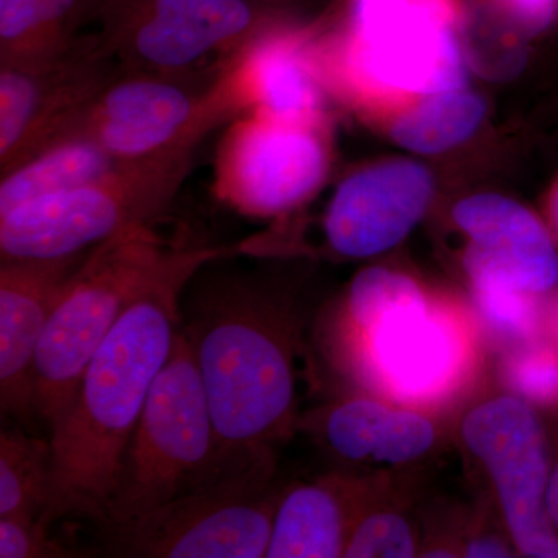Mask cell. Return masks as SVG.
<instances>
[{"mask_svg":"<svg viewBox=\"0 0 558 558\" xmlns=\"http://www.w3.org/2000/svg\"><path fill=\"white\" fill-rule=\"evenodd\" d=\"M546 509H548L550 521L558 526V468L549 480L548 495H546Z\"/></svg>","mask_w":558,"mask_h":558,"instance_id":"cell-32","label":"cell"},{"mask_svg":"<svg viewBox=\"0 0 558 558\" xmlns=\"http://www.w3.org/2000/svg\"><path fill=\"white\" fill-rule=\"evenodd\" d=\"M453 218L472 238L465 259L494 267L535 295L558 284L553 236L519 202L480 194L459 202Z\"/></svg>","mask_w":558,"mask_h":558,"instance_id":"cell-17","label":"cell"},{"mask_svg":"<svg viewBox=\"0 0 558 558\" xmlns=\"http://www.w3.org/2000/svg\"><path fill=\"white\" fill-rule=\"evenodd\" d=\"M462 438L490 473L521 553L558 558V538L546 509L548 454L534 411L509 396L490 400L465 417Z\"/></svg>","mask_w":558,"mask_h":558,"instance_id":"cell-12","label":"cell"},{"mask_svg":"<svg viewBox=\"0 0 558 558\" xmlns=\"http://www.w3.org/2000/svg\"><path fill=\"white\" fill-rule=\"evenodd\" d=\"M119 165L89 135H69L0 174V216L39 197L94 182Z\"/></svg>","mask_w":558,"mask_h":558,"instance_id":"cell-18","label":"cell"},{"mask_svg":"<svg viewBox=\"0 0 558 558\" xmlns=\"http://www.w3.org/2000/svg\"><path fill=\"white\" fill-rule=\"evenodd\" d=\"M510 24L526 36L539 35L558 21V0H494Z\"/></svg>","mask_w":558,"mask_h":558,"instance_id":"cell-30","label":"cell"},{"mask_svg":"<svg viewBox=\"0 0 558 558\" xmlns=\"http://www.w3.org/2000/svg\"><path fill=\"white\" fill-rule=\"evenodd\" d=\"M510 387L531 402L558 407V354L554 349L531 347L513 355L508 365Z\"/></svg>","mask_w":558,"mask_h":558,"instance_id":"cell-27","label":"cell"},{"mask_svg":"<svg viewBox=\"0 0 558 558\" xmlns=\"http://www.w3.org/2000/svg\"><path fill=\"white\" fill-rule=\"evenodd\" d=\"M78 550L65 548L49 537V531L31 517L0 519V557L2 558H69L80 557Z\"/></svg>","mask_w":558,"mask_h":558,"instance_id":"cell-29","label":"cell"},{"mask_svg":"<svg viewBox=\"0 0 558 558\" xmlns=\"http://www.w3.org/2000/svg\"><path fill=\"white\" fill-rule=\"evenodd\" d=\"M231 248L182 247L124 312L84 369L51 432V480L39 524L83 517L105 526L117 468L180 329V301L194 275Z\"/></svg>","mask_w":558,"mask_h":558,"instance_id":"cell-1","label":"cell"},{"mask_svg":"<svg viewBox=\"0 0 558 558\" xmlns=\"http://www.w3.org/2000/svg\"><path fill=\"white\" fill-rule=\"evenodd\" d=\"M271 464L227 473L153 512L109 529L108 553L138 558H260L269 548L279 499Z\"/></svg>","mask_w":558,"mask_h":558,"instance_id":"cell-7","label":"cell"},{"mask_svg":"<svg viewBox=\"0 0 558 558\" xmlns=\"http://www.w3.org/2000/svg\"><path fill=\"white\" fill-rule=\"evenodd\" d=\"M425 296L413 279L385 269L363 270L349 292L348 312L355 328L362 330L381 318L424 303Z\"/></svg>","mask_w":558,"mask_h":558,"instance_id":"cell-24","label":"cell"},{"mask_svg":"<svg viewBox=\"0 0 558 558\" xmlns=\"http://www.w3.org/2000/svg\"><path fill=\"white\" fill-rule=\"evenodd\" d=\"M478 95L459 89L428 95L392 124L391 135L402 148L422 154L442 153L473 134L484 119Z\"/></svg>","mask_w":558,"mask_h":558,"instance_id":"cell-21","label":"cell"},{"mask_svg":"<svg viewBox=\"0 0 558 558\" xmlns=\"http://www.w3.org/2000/svg\"><path fill=\"white\" fill-rule=\"evenodd\" d=\"M414 553L413 535L405 520L395 513H377L363 520L351 532L344 557L410 558Z\"/></svg>","mask_w":558,"mask_h":558,"instance_id":"cell-26","label":"cell"},{"mask_svg":"<svg viewBox=\"0 0 558 558\" xmlns=\"http://www.w3.org/2000/svg\"><path fill=\"white\" fill-rule=\"evenodd\" d=\"M470 558H498L510 557L509 549L497 538H478L470 543L465 549Z\"/></svg>","mask_w":558,"mask_h":558,"instance_id":"cell-31","label":"cell"},{"mask_svg":"<svg viewBox=\"0 0 558 558\" xmlns=\"http://www.w3.org/2000/svg\"><path fill=\"white\" fill-rule=\"evenodd\" d=\"M548 219L550 229L558 240V180L554 183L553 190H550L548 197Z\"/></svg>","mask_w":558,"mask_h":558,"instance_id":"cell-33","label":"cell"},{"mask_svg":"<svg viewBox=\"0 0 558 558\" xmlns=\"http://www.w3.org/2000/svg\"><path fill=\"white\" fill-rule=\"evenodd\" d=\"M211 87L229 121L260 112L296 123H322V78L310 43L279 25L238 51Z\"/></svg>","mask_w":558,"mask_h":558,"instance_id":"cell-13","label":"cell"},{"mask_svg":"<svg viewBox=\"0 0 558 558\" xmlns=\"http://www.w3.org/2000/svg\"><path fill=\"white\" fill-rule=\"evenodd\" d=\"M180 248L168 247L153 223L130 227L92 248L65 282L36 355V409L50 428L110 330L170 269Z\"/></svg>","mask_w":558,"mask_h":558,"instance_id":"cell-4","label":"cell"},{"mask_svg":"<svg viewBox=\"0 0 558 558\" xmlns=\"http://www.w3.org/2000/svg\"><path fill=\"white\" fill-rule=\"evenodd\" d=\"M183 295L180 329L199 366L223 469L270 462L295 405L292 314L244 274L201 269Z\"/></svg>","mask_w":558,"mask_h":558,"instance_id":"cell-2","label":"cell"},{"mask_svg":"<svg viewBox=\"0 0 558 558\" xmlns=\"http://www.w3.org/2000/svg\"><path fill=\"white\" fill-rule=\"evenodd\" d=\"M242 2H250L256 3V5H264V3H266V0H242Z\"/></svg>","mask_w":558,"mask_h":558,"instance_id":"cell-34","label":"cell"},{"mask_svg":"<svg viewBox=\"0 0 558 558\" xmlns=\"http://www.w3.org/2000/svg\"><path fill=\"white\" fill-rule=\"evenodd\" d=\"M347 512L329 484L292 488L278 501L267 558L344 557Z\"/></svg>","mask_w":558,"mask_h":558,"instance_id":"cell-19","label":"cell"},{"mask_svg":"<svg viewBox=\"0 0 558 558\" xmlns=\"http://www.w3.org/2000/svg\"><path fill=\"white\" fill-rule=\"evenodd\" d=\"M97 0H0V64L44 60L68 49L95 21Z\"/></svg>","mask_w":558,"mask_h":558,"instance_id":"cell-20","label":"cell"},{"mask_svg":"<svg viewBox=\"0 0 558 558\" xmlns=\"http://www.w3.org/2000/svg\"><path fill=\"white\" fill-rule=\"evenodd\" d=\"M432 196V175L414 161H387L355 172L330 201L326 240L348 258L379 255L413 230Z\"/></svg>","mask_w":558,"mask_h":558,"instance_id":"cell-15","label":"cell"},{"mask_svg":"<svg viewBox=\"0 0 558 558\" xmlns=\"http://www.w3.org/2000/svg\"><path fill=\"white\" fill-rule=\"evenodd\" d=\"M322 123H296L260 112L231 120L216 150L213 193L250 218L299 207L322 186L329 153Z\"/></svg>","mask_w":558,"mask_h":558,"instance_id":"cell-10","label":"cell"},{"mask_svg":"<svg viewBox=\"0 0 558 558\" xmlns=\"http://www.w3.org/2000/svg\"><path fill=\"white\" fill-rule=\"evenodd\" d=\"M433 440L435 428L428 418L413 411L389 410L373 457L388 464H403L424 454Z\"/></svg>","mask_w":558,"mask_h":558,"instance_id":"cell-28","label":"cell"},{"mask_svg":"<svg viewBox=\"0 0 558 558\" xmlns=\"http://www.w3.org/2000/svg\"><path fill=\"white\" fill-rule=\"evenodd\" d=\"M362 336L374 374L400 399L435 398L457 373V332L427 301L381 318Z\"/></svg>","mask_w":558,"mask_h":558,"instance_id":"cell-16","label":"cell"},{"mask_svg":"<svg viewBox=\"0 0 558 558\" xmlns=\"http://www.w3.org/2000/svg\"><path fill=\"white\" fill-rule=\"evenodd\" d=\"M472 279L473 299L488 325L510 339L531 340L539 329V311L535 293L521 288L505 274L465 259Z\"/></svg>","mask_w":558,"mask_h":558,"instance_id":"cell-23","label":"cell"},{"mask_svg":"<svg viewBox=\"0 0 558 558\" xmlns=\"http://www.w3.org/2000/svg\"><path fill=\"white\" fill-rule=\"evenodd\" d=\"M120 72L98 32L44 60L0 64V174L75 134Z\"/></svg>","mask_w":558,"mask_h":558,"instance_id":"cell-9","label":"cell"},{"mask_svg":"<svg viewBox=\"0 0 558 558\" xmlns=\"http://www.w3.org/2000/svg\"><path fill=\"white\" fill-rule=\"evenodd\" d=\"M94 22L124 72L185 83L277 27L264 5L242 0H97Z\"/></svg>","mask_w":558,"mask_h":558,"instance_id":"cell-6","label":"cell"},{"mask_svg":"<svg viewBox=\"0 0 558 558\" xmlns=\"http://www.w3.org/2000/svg\"><path fill=\"white\" fill-rule=\"evenodd\" d=\"M89 252L65 258L2 260L0 403L7 416L28 421L38 413L36 355L39 344L65 282Z\"/></svg>","mask_w":558,"mask_h":558,"instance_id":"cell-14","label":"cell"},{"mask_svg":"<svg viewBox=\"0 0 558 558\" xmlns=\"http://www.w3.org/2000/svg\"><path fill=\"white\" fill-rule=\"evenodd\" d=\"M194 150L120 163L109 174L0 216L2 260L89 252L130 227L153 223L189 175Z\"/></svg>","mask_w":558,"mask_h":558,"instance_id":"cell-5","label":"cell"},{"mask_svg":"<svg viewBox=\"0 0 558 558\" xmlns=\"http://www.w3.org/2000/svg\"><path fill=\"white\" fill-rule=\"evenodd\" d=\"M199 366L182 329L117 468L106 531L227 475Z\"/></svg>","mask_w":558,"mask_h":558,"instance_id":"cell-3","label":"cell"},{"mask_svg":"<svg viewBox=\"0 0 558 558\" xmlns=\"http://www.w3.org/2000/svg\"><path fill=\"white\" fill-rule=\"evenodd\" d=\"M457 0H354L341 69L355 89L411 97L464 83Z\"/></svg>","mask_w":558,"mask_h":558,"instance_id":"cell-8","label":"cell"},{"mask_svg":"<svg viewBox=\"0 0 558 558\" xmlns=\"http://www.w3.org/2000/svg\"><path fill=\"white\" fill-rule=\"evenodd\" d=\"M50 440L31 438L20 429L0 435V519H39L49 499Z\"/></svg>","mask_w":558,"mask_h":558,"instance_id":"cell-22","label":"cell"},{"mask_svg":"<svg viewBox=\"0 0 558 558\" xmlns=\"http://www.w3.org/2000/svg\"><path fill=\"white\" fill-rule=\"evenodd\" d=\"M556 329H557V336H558V306L556 312Z\"/></svg>","mask_w":558,"mask_h":558,"instance_id":"cell-35","label":"cell"},{"mask_svg":"<svg viewBox=\"0 0 558 558\" xmlns=\"http://www.w3.org/2000/svg\"><path fill=\"white\" fill-rule=\"evenodd\" d=\"M389 409L368 399L341 403L328 413L326 439L340 457L360 461L373 457Z\"/></svg>","mask_w":558,"mask_h":558,"instance_id":"cell-25","label":"cell"},{"mask_svg":"<svg viewBox=\"0 0 558 558\" xmlns=\"http://www.w3.org/2000/svg\"><path fill=\"white\" fill-rule=\"evenodd\" d=\"M226 121L211 84L196 89L185 81L121 69L75 134L89 135L113 159L132 163L194 150L209 131Z\"/></svg>","mask_w":558,"mask_h":558,"instance_id":"cell-11","label":"cell"}]
</instances>
